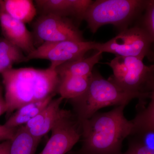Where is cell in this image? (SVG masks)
<instances>
[{
	"label": "cell",
	"instance_id": "cell-1",
	"mask_svg": "<svg viewBox=\"0 0 154 154\" xmlns=\"http://www.w3.org/2000/svg\"><path fill=\"white\" fill-rule=\"evenodd\" d=\"M8 118L20 107L57 94L60 78L49 68L11 69L1 74Z\"/></svg>",
	"mask_w": 154,
	"mask_h": 154
},
{
	"label": "cell",
	"instance_id": "cell-2",
	"mask_svg": "<svg viewBox=\"0 0 154 154\" xmlns=\"http://www.w3.org/2000/svg\"><path fill=\"white\" fill-rule=\"evenodd\" d=\"M125 105L109 112L96 113L81 122L82 146L75 154H121L123 141L132 131V124L125 117Z\"/></svg>",
	"mask_w": 154,
	"mask_h": 154
},
{
	"label": "cell",
	"instance_id": "cell-3",
	"mask_svg": "<svg viewBox=\"0 0 154 154\" xmlns=\"http://www.w3.org/2000/svg\"><path fill=\"white\" fill-rule=\"evenodd\" d=\"M152 95L133 93L122 88L109 80L104 79L98 72H92L85 92L76 99L70 100L78 121L91 118L99 109L107 106L126 105L131 100L138 99L144 102Z\"/></svg>",
	"mask_w": 154,
	"mask_h": 154
},
{
	"label": "cell",
	"instance_id": "cell-4",
	"mask_svg": "<svg viewBox=\"0 0 154 154\" xmlns=\"http://www.w3.org/2000/svg\"><path fill=\"white\" fill-rule=\"evenodd\" d=\"M148 0H97L93 1L85 15L88 28L95 33L100 27L111 24L120 31L138 20Z\"/></svg>",
	"mask_w": 154,
	"mask_h": 154
},
{
	"label": "cell",
	"instance_id": "cell-5",
	"mask_svg": "<svg viewBox=\"0 0 154 154\" xmlns=\"http://www.w3.org/2000/svg\"><path fill=\"white\" fill-rule=\"evenodd\" d=\"M113 75L108 80L130 92L154 94V66L146 65L143 59L116 56L108 63Z\"/></svg>",
	"mask_w": 154,
	"mask_h": 154
},
{
	"label": "cell",
	"instance_id": "cell-6",
	"mask_svg": "<svg viewBox=\"0 0 154 154\" xmlns=\"http://www.w3.org/2000/svg\"><path fill=\"white\" fill-rule=\"evenodd\" d=\"M153 40L138 24L121 30L114 38L105 42H94L93 50L116 56L152 59Z\"/></svg>",
	"mask_w": 154,
	"mask_h": 154
},
{
	"label": "cell",
	"instance_id": "cell-7",
	"mask_svg": "<svg viewBox=\"0 0 154 154\" xmlns=\"http://www.w3.org/2000/svg\"><path fill=\"white\" fill-rule=\"evenodd\" d=\"M79 25L67 17L54 14L39 15L32 24L35 48L45 42L63 41H85Z\"/></svg>",
	"mask_w": 154,
	"mask_h": 154
},
{
	"label": "cell",
	"instance_id": "cell-8",
	"mask_svg": "<svg viewBox=\"0 0 154 154\" xmlns=\"http://www.w3.org/2000/svg\"><path fill=\"white\" fill-rule=\"evenodd\" d=\"M95 42L63 41L45 42L26 56L27 61L33 59L50 61L51 68L55 69L63 64L85 57L93 50Z\"/></svg>",
	"mask_w": 154,
	"mask_h": 154
},
{
	"label": "cell",
	"instance_id": "cell-9",
	"mask_svg": "<svg viewBox=\"0 0 154 154\" xmlns=\"http://www.w3.org/2000/svg\"><path fill=\"white\" fill-rule=\"evenodd\" d=\"M51 131L50 138L38 154H66L82 137L81 123L71 111L64 109Z\"/></svg>",
	"mask_w": 154,
	"mask_h": 154
},
{
	"label": "cell",
	"instance_id": "cell-10",
	"mask_svg": "<svg viewBox=\"0 0 154 154\" xmlns=\"http://www.w3.org/2000/svg\"><path fill=\"white\" fill-rule=\"evenodd\" d=\"M93 2L91 0H36L34 4L39 15L52 14L67 17L80 25Z\"/></svg>",
	"mask_w": 154,
	"mask_h": 154
},
{
	"label": "cell",
	"instance_id": "cell-11",
	"mask_svg": "<svg viewBox=\"0 0 154 154\" xmlns=\"http://www.w3.org/2000/svg\"><path fill=\"white\" fill-rule=\"evenodd\" d=\"M0 28L3 37L22 50L25 55L36 48L32 32L25 24L7 14L1 6Z\"/></svg>",
	"mask_w": 154,
	"mask_h": 154
},
{
	"label": "cell",
	"instance_id": "cell-12",
	"mask_svg": "<svg viewBox=\"0 0 154 154\" xmlns=\"http://www.w3.org/2000/svg\"><path fill=\"white\" fill-rule=\"evenodd\" d=\"M63 100L61 97L52 99L38 115L24 125L26 130L33 137L41 140L51 131L61 115L63 109L60 107Z\"/></svg>",
	"mask_w": 154,
	"mask_h": 154
},
{
	"label": "cell",
	"instance_id": "cell-13",
	"mask_svg": "<svg viewBox=\"0 0 154 154\" xmlns=\"http://www.w3.org/2000/svg\"><path fill=\"white\" fill-rule=\"evenodd\" d=\"M131 121L132 128L129 136L154 151V95L149 105L142 107Z\"/></svg>",
	"mask_w": 154,
	"mask_h": 154
},
{
	"label": "cell",
	"instance_id": "cell-14",
	"mask_svg": "<svg viewBox=\"0 0 154 154\" xmlns=\"http://www.w3.org/2000/svg\"><path fill=\"white\" fill-rule=\"evenodd\" d=\"M102 52L96 51L95 54L89 57H85L61 65L55 69L56 72L59 77L67 75L90 76L95 65L102 58Z\"/></svg>",
	"mask_w": 154,
	"mask_h": 154
},
{
	"label": "cell",
	"instance_id": "cell-15",
	"mask_svg": "<svg viewBox=\"0 0 154 154\" xmlns=\"http://www.w3.org/2000/svg\"><path fill=\"white\" fill-rule=\"evenodd\" d=\"M54 96H49L46 99L30 102L23 105L9 116L5 125L13 128L25 125L38 115Z\"/></svg>",
	"mask_w": 154,
	"mask_h": 154
},
{
	"label": "cell",
	"instance_id": "cell-16",
	"mask_svg": "<svg viewBox=\"0 0 154 154\" xmlns=\"http://www.w3.org/2000/svg\"><path fill=\"white\" fill-rule=\"evenodd\" d=\"M0 6L11 17L25 24L32 22L37 14L31 0H0Z\"/></svg>",
	"mask_w": 154,
	"mask_h": 154
},
{
	"label": "cell",
	"instance_id": "cell-17",
	"mask_svg": "<svg viewBox=\"0 0 154 154\" xmlns=\"http://www.w3.org/2000/svg\"><path fill=\"white\" fill-rule=\"evenodd\" d=\"M89 77L67 75L59 77L57 94L63 99L70 100L82 96L88 89L90 82Z\"/></svg>",
	"mask_w": 154,
	"mask_h": 154
},
{
	"label": "cell",
	"instance_id": "cell-18",
	"mask_svg": "<svg viewBox=\"0 0 154 154\" xmlns=\"http://www.w3.org/2000/svg\"><path fill=\"white\" fill-rule=\"evenodd\" d=\"M26 61L22 50L4 37L0 38V75L13 68L15 64Z\"/></svg>",
	"mask_w": 154,
	"mask_h": 154
},
{
	"label": "cell",
	"instance_id": "cell-19",
	"mask_svg": "<svg viewBox=\"0 0 154 154\" xmlns=\"http://www.w3.org/2000/svg\"><path fill=\"white\" fill-rule=\"evenodd\" d=\"M11 141L9 154H35L40 140L32 136L22 125L18 128Z\"/></svg>",
	"mask_w": 154,
	"mask_h": 154
},
{
	"label": "cell",
	"instance_id": "cell-20",
	"mask_svg": "<svg viewBox=\"0 0 154 154\" xmlns=\"http://www.w3.org/2000/svg\"><path fill=\"white\" fill-rule=\"evenodd\" d=\"M144 12L137 24L154 40V1L148 0Z\"/></svg>",
	"mask_w": 154,
	"mask_h": 154
},
{
	"label": "cell",
	"instance_id": "cell-21",
	"mask_svg": "<svg viewBox=\"0 0 154 154\" xmlns=\"http://www.w3.org/2000/svg\"><path fill=\"white\" fill-rule=\"evenodd\" d=\"M121 154H154V151L141 142L131 138L129 141L128 149L124 153Z\"/></svg>",
	"mask_w": 154,
	"mask_h": 154
},
{
	"label": "cell",
	"instance_id": "cell-22",
	"mask_svg": "<svg viewBox=\"0 0 154 154\" xmlns=\"http://www.w3.org/2000/svg\"><path fill=\"white\" fill-rule=\"evenodd\" d=\"M18 128H13L8 127L5 124L3 125H0V142L12 140Z\"/></svg>",
	"mask_w": 154,
	"mask_h": 154
},
{
	"label": "cell",
	"instance_id": "cell-23",
	"mask_svg": "<svg viewBox=\"0 0 154 154\" xmlns=\"http://www.w3.org/2000/svg\"><path fill=\"white\" fill-rule=\"evenodd\" d=\"M4 87L0 83V116L6 113L8 110L5 96H4Z\"/></svg>",
	"mask_w": 154,
	"mask_h": 154
},
{
	"label": "cell",
	"instance_id": "cell-24",
	"mask_svg": "<svg viewBox=\"0 0 154 154\" xmlns=\"http://www.w3.org/2000/svg\"><path fill=\"white\" fill-rule=\"evenodd\" d=\"M11 140L0 142V154H9Z\"/></svg>",
	"mask_w": 154,
	"mask_h": 154
},
{
	"label": "cell",
	"instance_id": "cell-25",
	"mask_svg": "<svg viewBox=\"0 0 154 154\" xmlns=\"http://www.w3.org/2000/svg\"><path fill=\"white\" fill-rule=\"evenodd\" d=\"M72 154H75L74 153H72Z\"/></svg>",
	"mask_w": 154,
	"mask_h": 154
}]
</instances>
